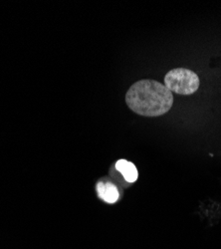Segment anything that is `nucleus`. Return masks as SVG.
Segmentation results:
<instances>
[{
  "label": "nucleus",
  "instance_id": "7ed1b4c3",
  "mask_svg": "<svg viewBox=\"0 0 221 249\" xmlns=\"http://www.w3.org/2000/svg\"><path fill=\"white\" fill-rule=\"evenodd\" d=\"M97 192L100 198L107 203H115L119 197L117 186L112 182L99 181L97 183Z\"/></svg>",
  "mask_w": 221,
  "mask_h": 249
},
{
  "label": "nucleus",
  "instance_id": "20e7f679",
  "mask_svg": "<svg viewBox=\"0 0 221 249\" xmlns=\"http://www.w3.org/2000/svg\"><path fill=\"white\" fill-rule=\"evenodd\" d=\"M116 169L123 175L124 178L128 182H135L138 178L136 165L127 160H119L116 162Z\"/></svg>",
  "mask_w": 221,
  "mask_h": 249
},
{
  "label": "nucleus",
  "instance_id": "f257e3e1",
  "mask_svg": "<svg viewBox=\"0 0 221 249\" xmlns=\"http://www.w3.org/2000/svg\"><path fill=\"white\" fill-rule=\"evenodd\" d=\"M128 107L144 117H159L173 105L172 93L154 80H140L133 84L126 94Z\"/></svg>",
  "mask_w": 221,
  "mask_h": 249
},
{
  "label": "nucleus",
  "instance_id": "f03ea898",
  "mask_svg": "<svg viewBox=\"0 0 221 249\" xmlns=\"http://www.w3.org/2000/svg\"><path fill=\"white\" fill-rule=\"evenodd\" d=\"M199 78L196 73L187 68H175L167 73L165 86L172 93L191 95L199 88Z\"/></svg>",
  "mask_w": 221,
  "mask_h": 249
}]
</instances>
